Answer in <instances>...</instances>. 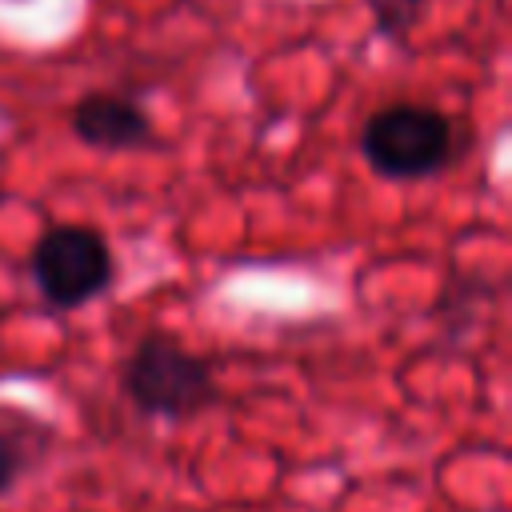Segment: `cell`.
<instances>
[{"label": "cell", "mask_w": 512, "mask_h": 512, "mask_svg": "<svg viewBox=\"0 0 512 512\" xmlns=\"http://www.w3.org/2000/svg\"><path fill=\"white\" fill-rule=\"evenodd\" d=\"M28 276L40 300L56 312H76L100 300L116 280V256L100 228L52 224L28 252Z\"/></svg>", "instance_id": "obj_3"}, {"label": "cell", "mask_w": 512, "mask_h": 512, "mask_svg": "<svg viewBox=\"0 0 512 512\" xmlns=\"http://www.w3.org/2000/svg\"><path fill=\"white\" fill-rule=\"evenodd\" d=\"M428 4H432V0H368L376 36H384V40H404V36L416 28V20L424 16Z\"/></svg>", "instance_id": "obj_5"}, {"label": "cell", "mask_w": 512, "mask_h": 512, "mask_svg": "<svg viewBox=\"0 0 512 512\" xmlns=\"http://www.w3.org/2000/svg\"><path fill=\"white\" fill-rule=\"evenodd\" d=\"M0 320H4V312H0Z\"/></svg>", "instance_id": "obj_8"}, {"label": "cell", "mask_w": 512, "mask_h": 512, "mask_svg": "<svg viewBox=\"0 0 512 512\" xmlns=\"http://www.w3.org/2000/svg\"><path fill=\"white\" fill-rule=\"evenodd\" d=\"M120 392L148 420H192L220 404V380L208 356L164 328L144 332L120 364Z\"/></svg>", "instance_id": "obj_1"}, {"label": "cell", "mask_w": 512, "mask_h": 512, "mask_svg": "<svg viewBox=\"0 0 512 512\" xmlns=\"http://www.w3.org/2000/svg\"><path fill=\"white\" fill-rule=\"evenodd\" d=\"M28 468V456H24V444L0 428V496H8L16 488V480L24 476Z\"/></svg>", "instance_id": "obj_6"}, {"label": "cell", "mask_w": 512, "mask_h": 512, "mask_svg": "<svg viewBox=\"0 0 512 512\" xmlns=\"http://www.w3.org/2000/svg\"><path fill=\"white\" fill-rule=\"evenodd\" d=\"M456 132L460 128L444 108L392 100L360 124V156L380 180H428L456 160Z\"/></svg>", "instance_id": "obj_2"}, {"label": "cell", "mask_w": 512, "mask_h": 512, "mask_svg": "<svg viewBox=\"0 0 512 512\" xmlns=\"http://www.w3.org/2000/svg\"><path fill=\"white\" fill-rule=\"evenodd\" d=\"M8 4H28V0H8Z\"/></svg>", "instance_id": "obj_7"}, {"label": "cell", "mask_w": 512, "mask_h": 512, "mask_svg": "<svg viewBox=\"0 0 512 512\" xmlns=\"http://www.w3.org/2000/svg\"><path fill=\"white\" fill-rule=\"evenodd\" d=\"M68 132L104 156H120V152H152L160 144L156 124L148 116V108L116 88H92L84 92L72 112H68Z\"/></svg>", "instance_id": "obj_4"}]
</instances>
